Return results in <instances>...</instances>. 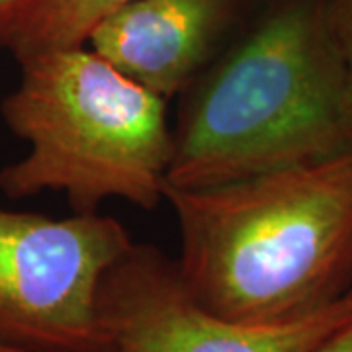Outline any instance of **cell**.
Segmentation results:
<instances>
[{
	"label": "cell",
	"mask_w": 352,
	"mask_h": 352,
	"mask_svg": "<svg viewBox=\"0 0 352 352\" xmlns=\"http://www.w3.org/2000/svg\"><path fill=\"white\" fill-rule=\"evenodd\" d=\"M180 96L166 186H215L352 151L325 0H264Z\"/></svg>",
	"instance_id": "cell-1"
},
{
	"label": "cell",
	"mask_w": 352,
	"mask_h": 352,
	"mask_svg": "<svg viewBox=\"0 0 352 352\" xmlns=\"http://www.w3.org/2000/svg\"><path fill=\"white\" fill-rule=\"evenodd\" d=\"M178 272L229 321L288 323L352 288V151L204 188H164Z\"/></svg>",
	"instance_id": "cell-2"
},
{
	"label": "cell",
	"mask_w": 352,
	"mask_h": 352,
	"mask_svg": "<svg viewBox=\"0 0 352 352\" xmlns=\"http://www.w3.org/2000/svg\"><path fill=\"white\" fill-rule=\"evenodd\" d=\"M16 61L22 75L2 118L28 153L0 170V190L12 200L63 192L75 214L112 198L157 210L173 159L166 100L88 45Z\"/></svg>",
	"instance_id": "cell-3"
},
{
	"label": "cell",
	"mask_w": 352,
	"mask_h": 352,
	"mask_svg": "<svg viewBox=\"0 0 352 352\" xmlns=\"http://www.w3.org/2000/svg\"><path fill=\"white\" fill-rule=\"evenodd\" d=\"M135 241L110 215L65 219L0 208V340L39 352H96L98 292Z\"/></svg>",
	"instance_id": "cell-4"
},
{
	"label": "cell",
	"mask_w": 352,
	"mask_h": 352,
	"mask_svg": "<svg viewBox=\"0 0 352 352\" xmlns=\"http://www.w3.org/2000/svg\"><path fill=\"white\" fill-rule=\"evenodd\" d=\"M349 325L352 288L288 323L223 319L196 302L176 261L133 243L102 280L96 352H317Z\"/></svg>",
	"instance_id": "cell-5"
},
{
	"label": "cell",
	"mask_w": 352,
	"mask_h": 352,
	"mask_svg": "<svg viewBox=\"0 0 352 352\" xmlns=\"http://www.w3.org/2000/svg\"><path fill=\"white\" fill-rule=\"evenodd\" d=\"M264 0H129L87 45L164 100L214 63Z\"/></svg>",
	"instance_id": "cell-6"
},
{
	"label": "cell",
	"mask_w": 352,
	"mask_h": 352,
	"mask_svg": "<svg viewBox=\"0 0 352 352\" xmlns=\"http://www.w3.org/2000/svg\"><path fill=\"white\" fill-rule=\"evenodd\" d=\"M129 0H36L8 51L16 59L45 50L87 45L90 32Z\"/></svg>",
	"instance_id": "cell-7"
},
{
	"label": "cell",
	"mask_w": 352,
	"mask_h": 352,
	"mask_svg": "<svg viewBox=\"0 0 352 352\" xmlns=\"http://www.w3.org/2000/svg\"><path fill=\"white\" fill-rule=\"evenodd\" d=\"M325 10L352 100V0H325Z\"/></svg>",
	"instance_id": "cell-8"
},
{
	"label": "cell",
	"mask_w": 352,
	"mask_h": 352,
	"mask_svg": "<svg viewBox=\"0 0 352 352\" xmlns=\"http://www.w3.org/2000/svg\"><path fill=\"white\" fill-rule=\"evenodd\" d=\"M34 2L36 0H0V50H8Z\"/></svg>",
	"instance_id": "cell-9"
},
{
	"label": "cell",
	"mask_w": 352,
	"mask_h": 352,
	"mask_svg": "<svg viewBox=\"0 0 352 352\" xmlns=\"http://www.w3.org/2000/svg\"><path fill=\"white\" fill-rule=\"evenodd\" d=\"M317 352H352V325L337 333Z\"/></svg>",
	"instance_id": "cell-10"
},
{
	"label": "cell",
	"mask_w": 352,
	"mask_h": 352,
	"mask_svg": "<svg viewBox=\"0 0 352 352\" xmlns=\"http://www.w3.org/2000/svg\"><path fill=\"white\" fill-rule=\"evenodd\" d=\"M0 352H39V351H30V349H22V346H16V344H10V342L0 340Z\"/></svg>",
	"instance_id": "cell-11"
}]
</instances>
